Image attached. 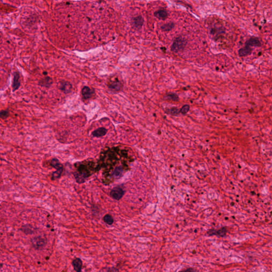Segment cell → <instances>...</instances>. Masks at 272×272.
<instances>
[{"mask_svg":"<svg viewBox=\"0 0 272 272\" xmlns=\"http://www.w3.org/2000/svg\"><path fill=\"white\" fill-rule=\"evenodd\" d=\"M50 165H52V167L57 170V171L54 172L52 174V179H57L60 178L63 170V167L62 164H61V163L60 162L59 160H58L57 158H53L51 160Z\"/></svg>","mask_w":272,"mask_h":272,"instance_id":"cell-1","label":"cell"},{"mask_svg":"<svg viewBox=\"0 0 272 272\" xmlns=\"http://www.w3.org/2000/svg\"><path fill=\"white\" fill-rule=\"evenodd\" d=\"M186 40L182 37H179L174 40L172 45V50L174 52H179L184 49L186 46Z\"/></svg>","mask_w":272,"mask_h":272,"instance_id":"cell-2","label":"cell"},{"mask_svg":"<svg viewBox=\"0 0 272 272\" xmlns=\"http://www.w3.org/2000/svg\"><path fill=\"white\" fill-rule=\"evenodd\" d=\"M33 247L36 249H42L46 246L47 240L41 236L34 237L31 240Z\"/></svg>","mask_w":272,"mask_h":272,"instance_id":"cell-3","label":"cell"},{"mask_svg":"<svg viewBox=\"0 0 272 272\" xmlns=\"http://www.w3.org/2000/svg\"><path fill=\"white\" fill-rule=\"evenodd\" d=\"M125 195V191L123 189L119 186H116L112 189L110 192L111 197L114 199L119 200L123 197Z\"/></svg>","mask_w":272,"mask_h":272,"instance_id":"cell-4","label":"cell"},{"mask_svg":"<svg viewBox=\"0 0 272 272\" xmlns=\"http://www.w3.org/2000/svg\"><path fill=\"white\" fill-rule=\"evenodd\" d=\"M227 233V229L225 227H223L218 229H211L207 231V234L209 236L216 235L217 237H224Z\"/></svg>","mask_w":272,"mask_h":272,"instance_id":"cell-5","label":"cell"},{"mask_svg":"<svg viewBox=\"0 0 272 272\" xmlns=\"http://www.w3.org/2000/svg\"><path fill=\"white\" fill-rule=\"evenodd\" d=\"M144 23V19L141 16H137L132 18L131 20L132 26L137 30L141 29Z\"/></svg>","mask_w":272,"mask_h":272,"instance_id":"cell-6","label":"cell"},{"mask_svg":"<svg viewBox=\"0 0 272 272\" xmlns=\"http://www.w3.org/2000/svg\"><path fill=\"white\" fill-rule=\"evenodd\" d=\"M20 86V76L18 72L13 73L12 89L13 92L17 90Z\"/></svg>","mask_w":272,"mask_h":272,"instance_id":"cell-7","label":"cell"},{"mask_svg":"<svg viewBox=\"0 0 272 272\" xmlns=\"http://www.w3.org/2000/svg\"><path fill=\"white\" fill-rule=\"evenodd\" d=\"M81 94L84 99H90L93 96V95L94 94V91L89 87L85 86L82 89Z\"/></svg>","mask_w":272,"mask_h":272,"instance_id":"cell-8","label":"cell"},{"mask_svg":"<svg viewBox=\"0 0 272 272\" xmlns=\"http://www.w3.org/2000/svg\"><path fill=\"white\" fill-rule=\"evenodd\" d=\"M59 88L64 93L68 94L72 90V85L69 82L63 81L60 83Z\"/></svg>","mask_w":272,"mask_h":272,"instance_id":"cell-9","label":"cell"},{"mask_svg":"<svg viewBox=\"0 0 272 272\" xmlns=\"http://www.w3.org/2000/svg\"><path fill=\"white\" fill-rule=\"evenodd\" d=\"M246 45L250 47H259L261 46V43L257 37H251L246 42Z\"/></svg>","mask_w":272,"mask_h":272,"instance_id":"cell-10","label":"cell"},{"mask_svg":"<svg viewBox=\"0 0 272 272\" xmlns=\"http://www.w3.org/2000/svg\"><path fill=\"white\" fill-rule=\"evenodd\" d=\"M107 131H108V130L105 128H99L92 132V135L95 137L100 138V137H102L105 136L107 133Z\"/></svg>","mask_w":272,"mask_h":272,"instance_id":"cell-11","label":"cell"},{"mask_svg":"<svg viewBox=\"0 0 272 272\" xmlns=\"http://www.w3.org/2000/svg\"><path fill=\"white\" fill-rule=\"evenodd\" d=\"M252 49L250 46L245 45L244 47H242L239 50V55L240 57H246L251 54Z\"/></svg>","mask_w":272,"mask_h":272,"instance_id":"cell-12","label":"cell"},{"mask_svg":"<svg viewBox=\"0 0 272 272\" xmlns=\"http://www.w3.org/2000/svg\"><path fill=\"white\" fill-rule=\"evenodd\" d=\"M154 15L160 20H165L168 17V13L165 10H159L154 13Z\"/></svg>","mask_w":272,"mask_h":272,"instance_id":"cell-13","label":"cell"},{"mask_svg":"<svg viewBox=\"0 0 272 272\" xmlns=\"http://www.w3.org/2000/svg\"><path fill=\"white\" fill-rule=\"evenodd\" d=\"M72 265L74 270L76 272H81V269H82V266H83V262L82 261L80 258H75V259L73 260L72 262Z\"/></svg>","mask_w":272,"mask_h":272,"instance_id":"cell-14","label":"cell"},{"mask_svg":"<svg viewBox=\"0 0 272 272\" xmlns=\"http://www.w3.org/2000/svg\"><path fill=\"white\" fill-rule=\"evenodd\" d=\"M52 80L50 77H45L44 78L41 79L39 82V84L40 86L45 87H49L52 84Z\"/></svg>","mask_w":272,"mask_h":272,"instance_id":"cell-15","label":"cell"},{"mask_svg":"<svg viewBox=\"0 0 272 272\" xmlns=\"http://www.w3.org/2000/svg\"><path fill=\"white\" fill-rule=\"evenodd\" d=\"M35 229L31 225H24L21 228V231L26 235H31L35 232Z\"/></svg>","mask_w":272,"mask_h":272,"instance_id":"cell-16","label":"cell"},{"mask_svg":"<svg viewBox=\"0 0 272 272\" xmlns=\"http://www.w3.org/2000/svg\"><path fill=\"white\" fill-rule=\"evenodd\" d=\"M123 169H122V167H116V168L115 169V170L113 172L112 175L114 176V178H116V179H118V178H120L122 176V174H123Z\"/></svg>","mask_w":272,"mask_h":272,"instance_id":"cell-17","label":"cell"},{"mask_svg":"<svg viewBox=\"0 0 272 272\" xmlns=\"http://www.w3.org/2000/svg\"><path fill=\"white\" fill-rule=\"evenodd\" d=\"M174 27V24L173 22H170L163 24L162 26L161 27V29L162 31H171L172 29Z\"/></svg>","mask_w":272,"mask_h":272,"instance_id":"cell-18","label":"cell"},{"mask_svg":"<svg viewBox=\"0 0 272 272\" xmlns=\"http://www.w3.org/2000/svg\"><path fill=\"white\" fill-rule=\"evenodd\" d=\"M75 177L76 179V181L79 183H83L85 182V179L86 178V174L85 173H76L75 174Z\"/></svg>","mask_w":272,"mask_h":272,"instance_id":"cell-19","label":"cell"},{"mask_svg":"<svg viewBox=\"0 0 272 272\" xmlns=\"http://www.w3.org/2000/svg\"><path fill=\"white\" fill-rule=\"evenodd\" d=\"M109 88L112 90L118 91L121 88V84L120 82H114L109 86Z\"/></svg>","mask_w":272,"mask_h":272,"instance_id":"cell-20","label":"cell"},{"mask_svg":"<svg viewBox=\"0 0 272 272\" xmlns=\"http://www.w3.org/2000/svg\"><path fill=\"white\" fill-rule=\"evenodd\" d=\"M103 220L105 222L106 224H108V225H110L113 224V222H114L113 218L112 217L111 215H109V214H106V215H105L103 217Z\"/></svg>","mask_w":272,"mask_h":272,"instance_id":"cell-21","label":"cell"},{"mask_svg":"<svg viewBox=\"0 0 272 272\" xmlns=\"http://www.w3.org/2000/svg\"><path fill=\"white\" fill-rule=\"evenodd\" d=\"M168 114L171 115H178L180 113V110H178L176 108H167L165 111Z\"/></svg>","mask_w":272,"mask_h":272,"instance_id":"cell-22","label":"cell"},{"mask_svg":"<svg viewBox=\"0 0 272 272\" xmlns=\"http://www.w3.org/2000/svg\"><path fill=\"white\" fill-rule=\"evenodd\" d=\"M165 98L173 101H179V99L178 95L176 94H174V93H170V94L167 95Z\"/></svg>","mask_w":272,"mask_h":272,"instance_id":"cell-23","label":"cell"},{"mask_svg":"<svg viewBox=\"0 0 272 272\" xmlns=\"http://www.w3.org/2000/svg\"><path fill=\"white\" fill-rule=\"evenodd\" d=\"M189 108H190L189 105H185L181 108L180 113H181L183 114H186L189 111Z\"/></svg>","mask_w":272,"mask_h":272,"instance_id":"cell-24","label":"cell"},{"mask_svg":"<svg viewBox=\"0 0 272 272\" xmlns=\"http://www.w3.org/2000/svg\"><path fill=\"white\" fill-rule=\"evenodd\" d=\"M9 115V112L7 111H2L0 113V117L2 119L7 118Z\"/></svg>","mask_w":272,"mask_h":272,"instance_id":"cell-25","label":"cell"}]
</instances>
